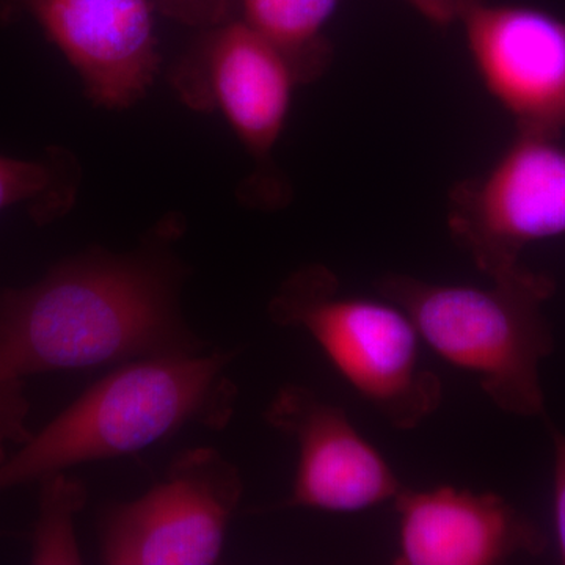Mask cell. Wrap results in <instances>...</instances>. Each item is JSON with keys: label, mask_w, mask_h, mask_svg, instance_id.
Returning <instances> with one entry per match:
<instances>
[{"label": "cell", "mask_w": 565, "mask_h": 565, "mask_svg": "<svg viewBox=\"0 0 565 565\" xmlns=\"http://www.w3.org/2000/svg\"><path fill=\"white\" fill-rule=\"evenodd\" d=\"M553 451H555V527L557 548L565 564V435L552 429Z\"/></svg>", "instance_id": "cell-17"}, {"label": "cell", "mask_w": 565, "mask_h": 565, "mask_svg": "<svg viewBox=\"0 0 565 565\" xmlns=\"http://www.w3.org/2000/svg\"><path fill=\"white\" fill-rule=\"evenodd\" d=\"M403 308L424 343L445 362L478 379L508 414H544L541 363L553 351L544 303L555 291L548 277L516 267L487 288L437 285L386 275L377 285Z\"/></svg>", "instance_id": "cell-3"}, {"label": "cell", "mask_w": 565, "mask_h": 565, "mask_svg": "<svg viewBox=\"0 0 565 565\" xmlns=\"http://www.w3.org/2000/svg\"><path fill=\"white\" fill-rule=\"evenodd\" d=\"M468 52L487 92L519 129L565 128V22L533 7L460 0Z\"/></svg>", "instance_id": "cell-8"}, {"label": "cell", "mask_w": 565, "mask_h": 565, "mask_svg": "<svg viewBox=\"0 0 565 565\" xmlns=\"http://www.w3.org/2000/svg\"><path fill=\"white\" fill-rule=\"evenodd\" d=\"M203 32L173 68L174 90L192 109L221 110L253 158L264 161L280 139L299 82L241 18Z\"/></svg>", "instance_id": "cell-9"}, {"label": "cell", "mask_w": 565, "mask_h": 565, "mask_svg": "<svg viewBox=\"0 0 565 565\" xmlns=\"http://www.w3.org/2000/svg\"><path fill=\"white\" fill-rule=\"evenodd\" d=\"M154 0H0V24L32 18L96 106L121 110L158 76Z\"/></svg>", "instance_id": "cell-7"}, {"label": "cell", "mask_w": 565, "mask_h": 565, "mask_svg": "<svg viewBox=\"0 0 565 565\" xmlns=\"http://www.w3.org/2000/svg\"><path fill=\"white\" fill-rule=\"evenodd\" d=\"M239 470L212 448L174 457L166 478L99 520V555L109 565L217 563L243 498Z\"/></svg>", "instance_id": "cell-5"}, {"label": "cell", "mask_w": 565, "mask_h": 565, "mask_svg": "<svg viewBox=\"0 0 565 565\" xmlns=\"http://www.w3.org/2000/svg\"><path fill=\"white\" fill-rule=\"evenodd\" d=\"M393 501L401 565H493L544 546L542 534L500 494L403 487Z\"/></svg>", "instance_id": "cell-11"}, {"label": "cell", "mask_w": 565, "mask_h": 565, "mask_svg": "<svg viewBox=\"0 0 565 565\" xmlns=\"http://www.w3.org/2000/svg\"><path fill=\"white\" fill-rule=\"evenodd\" d=\"M556 137L520 129L484 174L449 195V233L489 278L522 266L527 245L565 236V148Z\"/></svg>", "instance_id": "cell-6"}, {"label": "cell", "mask_w": 565, "mask_h": 565, "mask_svg": "<svg viewBox=\"0 0 565 565\" xmlns=\"http://www.w3.org/2000/svg\"><path fill=\"white\" fill-rule=\"evenodd\" d=\"M407 2L438 28H448L457 21L460 0H407Z\"/></svg>", "instance_id": "cell-18"}, {"label": "cell", "mask_w": 565, "mask_h": 565, "mask_svg": "<svg viewBox=\"0 0 565 565\" xmlns=\"http://www.w3.org/2000/svg\"><path fill=\"white\" fill-rule=\"evenodd\" d=\"M154 3L166 17L202 31L233 20L237 11V0H154Z\"/></svg>", "instance_id": "cell-16"}, {"label": "cell", "mask_w": 565, "mask_h": 565, "mask_svg": "<svg viewBox=\"0 0 565 565\" xmlns=\"http://www.w3.org/2000/svg\"><path fill=\"white\" fill-rule=\"evenodd\" d=\"M181 269L169 253L93 250L0 294V382L87 370L203 345L180 308Z\"/></svg>", "instance_id": "cell-1"}, {"label": "cell", "mask_w": 565, "mask_h": 565, "mask_svg": "<svg viewBox=\"0 0 565 565\" xmlns=\"http://www.w3.org/2000/svg\"><path fill=\"white\" fill-rule=\"evenodd\" d=\"M264 419L292 437L299 449L286 508L366 511L394 500L403 489L384 456L355 429L343 408L310 388L282 386L267 405Z\"/></svg>", "instance_id": "cell-10"}, {"label": "cell", "mask_w": 565, "mask_h": 565, "mask_svg": "<svg viewBox=\"0 0 565 565\" xmlns=\"http://www.w3.org/2000/svg\"><path fill=\"white\" fill-rule=\"evenodd\" d=\"M29 408L22 381L0 382V463L9 457V446L31 440Z\"/></svg>", "instance_id": "cell-15"}, {"label": "cell", "mask_w": 565, "mask_h": 565, "mask_svg": "<svg viewBox=\"0 0 565 565\" xmlns=\"http://www.w3.org/2000/svg\"><path fill=\"white\" fill-rule=\"evenodd\" d=\"M40 482V514L33 531L31 563L82 564L74 519L87 503V489L63 471Z\"/></svg>", "instance_id": "cell-14"}, {"label": "cell", "mask_w": 565, "mask_h": 565, "mask_svg": "<svg viewBox=\"0 0 565 565\" xmlns=\"http://www.w3.org/2000/svg\"><path fill=\"white\" fill-rule=\"evenodd\" d=\"M341 0H237V10L291 66L299 84L321 77L332 62V46L323 29Z\"/></svg>", "instance_id": "cell-12"}, {"label": "cell", "mask_w": 565, "mask_h": 565, "mask_svg": "<svg viewBox=\"0 0 565 565\" xmlns=\"http://www.w3.org/2000/svg\"><path fill=\"white\" fill-rule=\"evenodd\" d=\"M234 355L148 356L118 367L0 463V492L74 465L134 455L192 423L222 430L237 399L225 374Z\"/></svg>", "instance_id": "cell-2"}, {"label": "cell", "mask_w": 565, "mask_h": 565, "mask_svg": "<svg viewBox=\"0 0 565 565\" xmlns=\"http://www.w3.org/2000/svg\"><path fill=\"white\" fill-rule=\"evenodd\" d=\"M66 166L62 154L43 161L0 156V211L28 204L39 223L65 214L73 206L77 185L74 167Z\"/></svg>", "instance_id": "cell-13"}, {"label": "cell", "mask_w": 565, "mask_h": 565, "mask_svg": "<svg viewBox=\"0 0 565 565\" xmlns=\"http://www.w3.org/2000/svg\"><path fill=\"white\" fill-rule=\"evenodd\" d=\"M269 316L278 326L310 333L338 373L394 429H415L440 407L444 386L423 364L422 337L392 300L341 294L333 273L308 266L282 282Z\"/></svg>", "instance_id": "cell-4"}]
</instances>
